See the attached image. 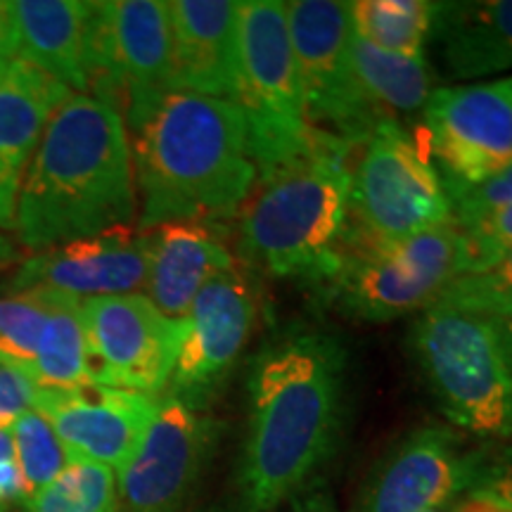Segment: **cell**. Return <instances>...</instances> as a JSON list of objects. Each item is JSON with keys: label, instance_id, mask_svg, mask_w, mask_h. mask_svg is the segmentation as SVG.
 <instances>
[{"label": "cell", "instance_id": "obj_1", "mask_svg": "<svg viewBox=\"0 0 512 512\" xmlns=\"http://www.w3.org/2000/svg\"><path fill=\"white\" fill-rule=\"evenodd\" d=\"M347 420V351L294 323L261 344L247 373V422L228 512H275L309 491Z\"/></svg>", "mask_w": 512, "mask_h": 512}, {"label": "cell", "instance_id": "obj_2", "mask_svg": "<svg viewBox=\"0 0 512 512\" xmlns=\"http://www.w3.org/2000/svg\"><path fill=\"white\" fill-rule=\"evenodd\" d=\"M131 140L105 100L72 93L48 119L17 195L15 233L34 252L133 226Z\"/></svg>", "mask_w": 512, "mask_h": 512}, {"label": "cell", "instance_id": "obj_3", "mask_svg": "<svg viewBox=\"0 0 512 512\" xmlns=\"http://www.w3.org/2000/svg\"><path fill=\"white\" fill-rule=\"evenodd\" d=\"M138 228L238 216L256 181L245 114L235 102L174 91L133 133Z\"/></svg>", "mask_w": 512, "mask_h": 512}, {"label": "cell", "instance_id": "obj_4", "mask_svg": "<svg viewBox=\"0 0 512 512\" xmlns=\"http://www.w3.org/2000/svg\"><path fill=\"white\" fill-rule=\"evenodd\" d=\"M349 150L320 136L302 157L256 174L238 211L242 266L320 285L335 275L349 235Z\"/></svg>", "mask_w": 512, "mask_h": 512}, {"label": "cell", "instance_id": "obj_5", "mask_svg": "<svg viewBox=\"0 0 512 512\" xmlns=\"http://www.w3.org/2000/svg\"><path fill=\"white\" fill-rule=\"evenodd\" d=\"M465 273H470V254L453 221L392 242L349 230L339 268L323 290L344 316L389 323L432 309Z\"/></svg>", "mask_w": 512, "mask_h": 512}, {"label": "cell", "instance_id": "obj_6", "mask_svg": "<svg viewBox=\"0 0 512 512\" xmlns=\"http://www.w3.org/2000/svg\"><path fill=\"white\" fill-rule=\"evenodd\" d=\"M411 349L453 425L484 439L512 437V370L491 318L434 304L415 320Z\"/></svg>", "mask_w": 512, "mask_h": 512}, {"label": "cell", "instance_id": "obj_7", "mask_svg": "<svg viewBox=\"0 0 512 512\" xmlns=\"http://www.w3.org/2000/svg\"><path fill=\"white\" fill-rule=\"evenodd\" d=\"M240 81L235 105L245 114L256 174L302 157L318 143L306 119L283 0L240 3Z\"/></svg>", "mask_w": 512, "mask_h": 512}, {"label": "cell", "instance_id": "obj_8", "mask_svg": "<svg viewBox=\"0 0 512 512\" xmlns=\"http://www.w3.org/2000/svg\"><path fill=\"white\" fill-rule=\"evenodd\" d=\"M174 91V43L166 3H93L86 93L112 105L126 131L136 133Z\"/></svg>", "mask_w": 512, "mask_h": 512}, {"label": "cell", "instance_id": "obj_9", "mask_svg": "<svg viewBox=\"0 0 512 512\" xmlns=\"http://www.w3.org/2000/svg\"><path fill=\"white\" fill-rule=\"evenodd\" d=\"M349 230L392 242L451 223L444 178L396 119H382L349 166Z\"/></svg>", "mask_w": 512, "mask_h": 512}, {"label": "cell", "instance_id": "obj_10", "mask_svg": "<svg viewBox=\"0 0 512 512\" xmlns=\"http://www.w3.org/2000/svg\"><path fill=\"white\" fill-rule=\"evenodd\" d=\"M285 12L309 126L349 147L361 145L382 119L356 81L351 3L292 0Z\"/></svg>", "mask_w": 512, "mask_h": 512}, {"label": "cell", "instance_id": "obj_11", "mask_svg": "<svg viewBox=\"0 0 512 512\" xmlns=\"http://www.w3.org/2000/svg\"><path fill=\"white\" fill-rule=\"evenodd\" d=\"M259 318L252 271L240 261L202 287L183 320V342L164 394L209 408L245 354Z\"/></svg>", "mask_w": 512, "mask_h": 512}, {"label": "cell", "instance_id": "obj_12", "mask_svg": "<svg viewBox=\"0 0 512 512\" xmlns=\"http://www.w3.org/2000/svg\"><path fill=\"white\" fill-rule=\"evenodd\" d=\"M95 384L164 394L183 342V320L166 318L145 294L81 302Z\"/></svg>", "mask_w": 512, "mask_h": 512}, {"label": "cell", "instance_id": "obj_13", "mask_svg": "<svg viewBox=\"0 0 512 512\" xmlns=\"http://www.w3.org/2000/svg\"><path fill=\"white\" fill-rule=\"evenodd\" d=\"M216 425L207 408L159 394L157 413L131 460L117 472L124 512H181L200 479Z\"/></svg>", "mask_w": 512, "mask_h": 512}, {"label": "cell", "instance_id": "obj_14", "mask_svg": "<svg viewBox=\"0 0 512 512\" xmlns=\"http://www.w3.org/2000/svg\"><path fill=\"white\" fill-rule=\"evenodd\" d=\"M425 128L446 183H482L510 169L512 76L432 91Z\"/></svg>", "mask_w": 512, "mask_h": 512}, {"label": "cell", "instance_id": "obj_15", "mask_svg": "<svg viewBox=\"0 0 512 512\" xmlns=\"http://www.w3.org/2000/svg\"><path fill=\"white\" fill-rule=\"evenodd\" d=\"M147 283V233L119 226L43 249L17 266L5 292H55L79 302L140 294Z\"/></svg>", "mask_w": 512, "mask_h": 512}, {"label": "cell", "instance_id": "obj_16", "mask_svg": "<svg viewBox=\"0 0 512 512\" xmlns=\"http://www.w3.org/2000/svg\"><path fill=\"white\" fill-rule=\"evenodd\" d=\"M157 399L91 382L72 389L36 387L31 408L53 425L69 456L119 472L155 418Z\"/></svg>", "mask_w": 512, "mask_h": 512}, {"label": "cell", "instance_id": "obj_17", "mask_svg": "<svg viewBox=\"0 0 512 512\" xmlns=\"http://www.w3.org/2000/svg\"><path fill=\"white\" fill-rule=\"evenodd\" d=\"M479 451L446 427H420L389 451L370 477L358 512H432L472 491Z\"/></svg>", "mask_w": 512, "mask_h": 512}, {"label": "cell", "instance_id": "obj_18", "mask_svg": "<svg viewBox=\"0 0 512 512\" xmlns=\"http://www.w3.org/2000/svg\"><path fill=\"white\" fill-rule=\"evenodd\" d=\"M166 12L174 43L176 91L235 102L240 81V3L171 0Z\"/></svg>", "mask_w": 512, "mask_h": 512}, {"label": "cell", "instance_id": "obj_19", "mask_svg": "<svg viewBox=\"0 0 512 512\" xmlns=\"http://www.w3.org/2000/svg\"><path fill=\"white\" fill-rule=\"evenodd\" d=\"M145 233V294L171 320H185L202 287L238 264L216 223L169 221Z\"/></svg>", "mask_w": 512, "mask_h": 512}, {"label": "cell", "instance_id": "obj_20", "mask_svg": "<svg viewBox=\"0 0 512 512\" xmlns=\"http://www.w3.org/2000/svg\"><path fill=\"white\" fill-rule=\"evenodd\" d=\"M69 95V88L19 57L0 79V228L15 230L24 174L48 119Z\"/></svg>", "mask_w": 512, "mask_h": 512}, {"label": "cell", "instance_id": "obj_21", "mask_svg": "<svg viewBox=\"0 0 512 512\" xmlns=\"http://www.w3.org/2000/svg\"><path fill=\"white\" fill-rule=\"evenodd\" d=\"M8 10L19 60L53 76L72 93H86L93 3L12 0Z\"/></svg>", "mask_w": 512, "mask_h": 512}, {"label": "cell", "instance_id": "obj_22", "mask_svg": "<svg viewBox=\"0 0 512 512\" xmlns=\"http://www.w3.org/2000/svg\"><path fill=\"white\" fill-rule=\"evenodd\" d=\"M432 38L448 79L512 72V0L437 3Z\"/></svg>", "mask_w": 512, "mask_h": 512}, {"label": "cell", "instance_id": "obj_23", "mask_svg": "<svg viewBox=\"0 0 512 512\" xmlns=\"http://www.w3.org/2000/svg\"><path fill=\"white\" fill-rule=\"evenodd\" d=\"M444 185L451 221L470 254V273L484 271L512 249V166L482 183Z\"/></svg>", "mask_w": 512, "mask_h": 512}, {"label": "cell", "instance_id": "obj_24", "mask_svg": "<svg viewBox=\"0 0 512 512\" xmlns=\"http://www.w3.org/2000/svg\"><path fill=\"white\" fill-rule=\"evenodd\" d=\"M356 81L380 119H396L399 112H415L432 95V69L425 55H399L375 48L366 38L351 43Z\"/></svg>", "mask_w": 512, "mask_h": 512}, {"label": "cell", "instance_id": "obj_25", "mask_svg": "<svg viewBox=\"0 0 512 512\" xmlns=\"http://www.w3.org/2000/svg\"><path fill=\"white\" fill-rule=\"evenodd\" d=\"M91 382V358H88L81 302L60 294L38 349L34 384L43 389H72Z\"/></svg>", "mask_w": 512, "mask_h": 512}, {"label": "cell", "instance_id": "obj_26", "mask_svg": "<svg viewBox=\"0 0 512 512\" xmlns=\"http://www.w3.org/2000/svg\"><path fill=\"white\" fill-rule=\"evenodd\" d=\"M434 8L427 0H356L351 24L356 36L399 55H422L432 38Z\"/></svg>", "mask_w": 512, "mask_h": 512}, {"label": "cell", "instance_id": "obj_27", "mask_svg": "<svg viewBox=\"0 0 512 512\" xmlns=\"http://www.w3.org/2000/svg\"><path fill=\"white\" fill-rule=\"evenodd\" d=\"M24 512H117L119 486L112 467L72 458L46 489L22 503Z\"/></svg>", "mask_w": 512, "mask_h": 512}, {"label": "cell", "instance_id": "obj_28", "mask_svg": "<svg viewBox=\"0 0 512 512\" xmlns=\"http://www.w3.org/2000/svg\"><path fill=\"white\" fill-rule=\"evenodd\" d=\"M60 294L19 292L0 297V363L19 370L34 382V366L43 332Z\"/></svg>", "mask_w": 512, "mask_h": 512}, {"label": "cell", "instance_id": "obj_29", "mask_svg": "<svg viewBox=\"0 0 512 512\" xmlns=\"http://www.w3.org/2000/svg\"><path fill=\"white\" fill-rule=\"evenodd\" d=\"M10 434L15 444V460L22 470L29 496L46 489L72 463V456L55 434L53 425L34 408L12 422Z\"/></svg>", "mask_w": 512, "mask_h": 512}, {"label": "cell", "instance_id": "obj_30", "mask_svg": "<svg viewBox=\"0 0 512 512\" xmlns=\"http://www.w3.org/2000/svg\"><path fill=\"white\" fill-rule=\"evenodd\" d=\"M437 304L491 320L512 318V249L484 271L460 275Z\"/></svg>", "mask_w": 512, "mask_h": 512}, {"label": "cell", "instance_id": "obj_31", "mask_svg": "<svg viewBox=\"0 0 512 512\" xmlns=\"http://www.w3.org/2000/svg\"><path fill=\"white\" fill-rule=\"evenodd\" d=\"M472 491L491 496L512 512V446L479 451L477 477Z\"/></svg>", "mask_w": 512, "mask_h": 512}, {"label": "cell", "instance_id": "obj_32", "mask_svg": "<svg viewBox=\"0 0 512 512\" xmlns=\"http://www.w3.org/2000/svg\"><path fill=\"white\" fill-rule=\"evenodd\" d=\"M36 384L19 370L0 363V430H8L19 415L34 406Z\"/></svg>", "mask_w": 512, "mask_h": 512}, {"label": "cell", "instance_id": "obj_33", "mask_svg": "<svg viewBox=\"0 0 512 512\" xmlns=\"http://www.w3.org/2000/svg\"><path fill=\"white\" fill-rule=\"evenodd\" d=\"M17 60V41L15 29H12V19L8 3H0V79Z\"/></svg>", "mask_w": 512, "mask_h": 512}, {"label": "cell", "instance_id": "obj_34", "mask_svg": "<svg viewBox=\"0 0 512 512\" xmlns=\"http://www.w3.org/2000/svg\"><path fill=\"white\" fill-rule=\"evenodd\" d=\"M292 512H344L328 489H311L292 503Z\"/></svg>", "mask_w": 512, "mask_h": 512}, {"label": "cell", "instance_id": "obj_35", "mask_svg": "<svg viewBox=\"0 0 512 512\" xmlns=\"http://www.w3.org/2000/svg\"><path fill=\"white\" fill-rule=\"evenodd\" d=\"M491 323H494L498 342H501V349L505 358H508V366L512 370V318H496L491 320Z\"/></svg>", "mask_w": 512, "mask_h": 512}, {"label": "cell", "instance_id": "obj_36", "mask_svg": "<svg viewBox=\"0 0 512 512\" xmlns=\"http://www.w3.org/2000/svg\"><path fill=\"white\" fill-rule=\"evenodd\" d=\"M19 261V252L15 247V242H12L8 235L0 233V273L8 271Z\"/></svg>", "mask_w": 512, "mask_h": 512}, {"label": "cell", "instance_id": "obj_37", "mask_svg": "<svg viewBox=\"0 0 512 512\" xmlns=\"http://www.w3.org/2000/svg\"><path fill=\"white\" fill-rule=\"evenodd\" d=\"M12 458H15V444H12V434L8 427V430H0V463Z\"/></svg>", "mask_w": 512, "mask_h": 512}, {"label": "cell", "instance_id": "obj_38", "mask_svg": "<svg viewBox=\"0 0 512 512\" xmlns=\"http://www.w3.org/2000/svg\"><path fill=\"white\" fill-rule=\"evenodd\" d=\"M0 510H3V508H0Z\"/></svg>", "mask_w": 512, "mask_h": 512}]
</instances>
